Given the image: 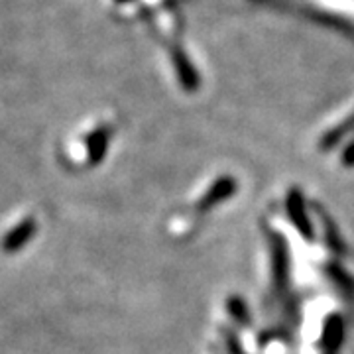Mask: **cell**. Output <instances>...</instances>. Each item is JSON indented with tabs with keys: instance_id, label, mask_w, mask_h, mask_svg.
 <instances>
[{
	"instance_id": "obj_3",
	"label": "cell",
	"mask_w": 354,
	"mask_h": 354,
	"mask_svg": "<svg viewBox=\"0 0 354 354\" xmlns=\"http://www.w3.org/2000/svg\"><path fill=\"white\" fill-rule=\"evenodd\" d=\"M236 191H239V183H236L234 177H216L215 183L207 189V193L201 197V201L197 203V211H199V213H205V211L213 209L216 205L228 201Z\"/></svg>"
},
{
	"instance_id": "obj_6",
	"label": "cell",
	"mask_w": 354,
	"mask_h": 354,
	"mask_svg": "<svg viewBox=\"0 0 354 354\" xmlns=\"http://www.w3.org/2000/svg\"><path fill=\"white\" fill-rule=\"evenodd\" d=\"M36 234V221L34 218H26L18 227H14L2 241V250L8 254L18 252L26 242L30 241Z\"/></svg>"
},
{
	"instance_id": "obj_8",
	"label": "cell",
	"mask_w": 354,
	"mask_h": 354,
	"mask_svg": "<svg viewBox=\"0 0 354 354\" xmlns=\"http://www.w3.org/2000/svg\"><path fill=\"white\" fill-rule=\"evenodd\" d=\"M227 309H228V315L232 317L236 323H241V325H248L250 323V313H248V307L244 304V299L239 297V295H232V297H228L227 301Z\"/></svg>"
},
{
	"instance_id": "obj_5",
	"label": "cell",
	"mask_w": 354,
	"mask_h": 354,
	"mask_svg": "<svg viewBox=\"0 0 354 354\" xmlns=\"http://www.w3.org/2000/svg\"><path fill=\"white\" fill-rule=\"evenodd\" d=\"M344 339V321L341 315L333 313L325 319L323 333H321V346L325 348V354H337Z\"/></svg>"
},
{
	"instance_id": "obj_2",
	"label": "cell",
	"mask_w": 354,
	"mask_h": 354,
	"mask_svg": "<svg viewBox=\"0 0 354 354\" xmlns=\"http://www.w3.org/2000/svg\"><path fill=\"white\" fill-rule=\"evenodd\" d=\"M286 209H288V216H290L291 225L295 227V230H297L307 242L313 241V239H315V228H313L309 216H307L304 193L299 189H291L290 195H288V199H286Z\"/></svg>"
},
{
	"instance_id": "obj_7",
	"label": "cell",
	"mask_w": 354,
	"mask_h": 354,
	"mask_svg": "<svg viewBox=\"0 0 354 354\" xmlns=\"http://www.w3.org/2000/svg\"><path fill=\"white\" fill-rule=\"evenodd\" d=\"M354 130V113L346 118V120H342L339 127H335L333 130H329L323 138H321V148L327 152V150H330V148H335L339 142H341L348 132H353Z\"/></svg>"
},
{
	"instance_id": "obj_4",
	"label": "cell",
	"mask_w": 354,
	"mask_h": 354,
	"mask_svg": "<svg viewBox=\"0 0 354 354\" xmlns=\"http://www.w3.org/2000/svg\"><path fill=\"white\" fill-rule=\"evenodd\" d=\"M309 6L327 18L354 26V0H309Z\"/></svg>"
},
{
	"instance_id": "obj_1",
	"label": "cell",
	"mask_w": 354,
	"mask_h": 354,
	"mask_svg": "<svg viewBox=\"0 0 354 354\" xmlns=\"http://www.w3.org/2000/svg\"><path fill=\"white\" fill-rule=\"evenodd\" d=\"M270 254H272V281L278 293H283L290 283V248L286 239L278 232H270Z\"/></svg>"
},
{
	"instance_id": "obj_9",
	"label": "cell",
	"mask_w": 354,
	"mask_h": 354,
	"mask_svg": "<svg viewBox=\"0 0 354 354\" xmlns=\"http://www.w3.org/2000/svg\"><path fill=\"white\" fill-rule=\"evenodd\" d=\"M327 272H329V276L333 278V281L339 286V290L344 293V295H354V279L342 270L339 264H330L327 268Z\"/></svg>"
}]
</instances>
